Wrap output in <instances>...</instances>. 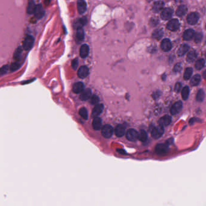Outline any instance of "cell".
<instances>
[{"mask_svg":"<svg viewBox=\"0 0 206 206\" xmlns=\"http://www.w3.org/2000/svg\"><path fill=\"white\" fill-rule=\"evenodd\" d=\"M33 45H34L33 37L30 35L27 36L23 42V46H22L23 49L25 51H30L33 48Z\"/></svg>","mask_w":206,"mask_h":206,"instance_id":"cell-1","label":"cell"},{"mask_svg":"<svg viewBox=\"0 0 206 206\" xmlns=\"http://www.w3.org/2000/svg\"><path fill=\"white\" fill-rule=\"evenodd\" d=\"M167 29L172 32H175L179 29L180 22L177 19H173L167 24Z\"/></svg>","mask_w":206,"mask_h":206,"instance_id":"cell-2","label":"cell"},{"mask_svg":"<svg viewBox=\"0 0 206 206\" xmlns=\"http://www.w3.org/2000/svg\"><path fill=\"white\" fill-rule=\"evenodd\" d=\"M114 133V129L110 125H105L102 128V135L105 138H110Z\"/></svg>","mask_w":206,"mask_h":206,"instance_id":"cell-3","label":"cell"},{"mask_svg":"<svg viewBox=\"0 0 206 206\" xmlns=\"http://www.w3.org/2000/svg\"><path fill=\"white\" fill-rule=\"evenodd\" d=\"M200 19V15L198 13L193 12L188 15L187 17V21L190 25H195L198 22Z\"/></svg>","mask_w":206,"mask_h":206,"instance_id":"cell-4","label":"cell"},{"mask_svg":"<svg viewBox=\"0 0 206 206\" xmlns=\"http://www.w3.org/2000/svg\"><path fill=\"white\" fill-rule=\"evenodd\" d=\"M164 133V129L163 127L159 125L157 127H154L152 132H151V135L152 137L154 139H158L160 138L163 134Z\"/></svg>","mask_w":206,"mask_h":206,"instance_id":"cell-5","label":"cell"},{"mask_svg":"<svg viewBox=\"0 0 206 206\" xmlns=\"http://www.w3.org/2000/svg\"><path fill=\"white\" fill-rule=\"evenodd\" d=\"M168 151V145L166 144H158L156 147V152L158 155L163 156Z\"/></svg>","mask_w":206,"mask_h":206,"instance_id":"cell-6","label":"cell"},{"mask_svg":"<svg viewBox=\"0 0 206 206\" xmlns=\"http://www.w3.org/2000/svg\"><path fill=\"white\" fill-rule=\"evenodd\" d=\"M126 137L130 141H135L138 139V132L134 129H129L127 132Z\"/></svg>","mask_w":206,"mask_h":206,"instance_id":"cell-7","label":"cell"},{"mask_svg":"<svg viewBox=\"0 0 206 206\" xmlns=\"http://www.w3.org/2000/svg\"><path fill=\"white\" fill-rule=\"evenodd\" d=\"M173 14V11L172 9L170 8H166L163 9V11L161 13L160 16L161 18L163 20H168L169 19H170Z\"/></svg>","mask_w":206,"mask_h":206,"instance_id":"cell-8","label":"cell"},{"mask_svg":"<svg viewBox=\"0 0 206 206\" xmlns=\"http://www.w3.org/2000/svg\"><path fill=\"white\" fill-rule=\"evenodd\" d=\"M161 48L163 51L167 52L171 50L172 48V43L170 39H165L161 42Z\"/></svg>","mask_w":206,"mask_h":206,"instance_id":"cell-9","label":"cell"},{"mask_svg":"<svg viewBox=\"0 0 206 206\" xmlns=\"http://www.w3.org/2000/svg\"><path fill=\"white\" fill-rule=\"evenodd\" d=\"M182 102L181 101L176 102L175 104L172 106L170 111L172 115H176L179 113L182 109Z\"/></svg>","mask_w":206,"mask_h":206,"instance_id":"cell-10","label":"cell"},{"mask_svg":"<svg viewBox=\"0 0 206 206\" xmlns=\"http://www.w3.org/2000/svg\"><path fill=\"white\" fill-rule=\"evenodd\" d=\"M34 14L36 18L41 19L45 15V11L41 4H38L36 6Z\"/></svg>","mask_w":206,"mask_h":206,"instance_id":"cell-11","label":"cell"},{"mask_svg":"<svg viewBox=\"0 0 206 206\" xmlns=\"http://www.w3.org/2000/svg\"><path fill=\"white\" fill-rule=\"evenodd\" d=\"M171 123V118L169 115H165L162 117L158 121V124L162 127L170 125Z\"/></svg>","mask_w":206,"mask_h":206,"instance_id":"cell-12","label":"cell"},{"mask_svg":"<svg viewBox=\"0 0 206 206\" xmlns=\"http://www.w3.org/2000/svg\"><path fill=\"white\" fill-rule=\"evenodd\" d=\"M89 69L85 66L81 67L78 71V76L81 78H86L89 74Z\"/></svg>","mask_w":206,"mask_h":206,"instance_id":"cell-13","label":"cell"},{"mask_svg":"<svg viewBox=\"0 0 206 206\" xmlns=\"http://www.w3.org/2000/svg\"><path fill=\"white\" fill-rule=\"evenodd\" d=\"M103 109H104V106H103L102 104H98L96 105L92 111V116L94 118L98 117V116L102 113Z\"/></svg>","mask_w":206,"mask_h":206,"instance_id":"cell-14","label":"cell"},{"mask_svg":"<svg viewBox=\"0 0 206 206\" xmlns=\"http://www.w3.org/2000/svg\"><path fill=\"white\" fill-rule=\"evenodd\" d=\"M86 3L85 1H83V0H78L77 2V9L80 14H83L86 12Z\"/></svg>","mask_w":206,"mask_h":206,"instance_id":"cell-15","label":"cell"},{"mask_svg":"<svg viewBox=\"0 0 206 206\" xmlns=\"http://www.w3.org/2000/svg\"><path fill=\"white\" fill-rule=\"evenodd\" d=\"M125 133V129L124 125H118L115 129V134L117 137H122L124 135Z\"/></svg>","mask_w":206,"mask_h":206,"instance_id":"cell-16","label":"cell"},{"mask_svg":"<svg viewBox=\"0 0 206 206\" xmlns=\"http://www.w3.org/2000/svg\"><path fill=\"white\" fill-rule=\"evenodd\" d=\"M92 95V92L90 89H86L85 90H83V92L81 93L80 98L82 101H86L89 99Z\"/></svg>","mask_w":206,"mask_h":206,"instance_id":"cell-17","label":"cell"},{"mask_svg":"<svg viewBox=\"0 0 206 206\" xmlns=\"http://www.w3.org/2000/svg\"><path fill=\"white\" fill-rule=\"evenodd\" d=\"M89 53V48L88 45H87L86 44L83 45L81 46L80 50V54L81 57L86 58L88 55Z\"/></svg>","mask_w":206,"mask_h":206,"instance_id":"cell-18","label":"cell"},{"mask_svg":"<svg viewBox=\"0 0 206 206\" xmlns=\"http://www.w3.org/2000/svg\"><path fill=\"white\" fill-rule=\"evenodd\" d=\"M195 36V32L192 29H188L186 30L183 33V39L185 41L191 40Z\"/></svg>","mask_w":206,"mask_h":206,"instance_id":"cell-19","label":"cell"},{"mask_svg":"<svg viewBox=\"0 0 206 206\" xmlns=\"http://www.w3.org/2000/svg\"><path fill=\"white\" fill-rule=\"evenodd\" d=\"M83 90H84V85L81 82H77L76 84H74L72 88L73 92L76 93H81Z\"/></svg>","mask_w":206,"mask_h":206,"instance_id":"cell-20","label":"cell"},{"mask_svg":"<svg viewBox=\"0 0 206 206\" xmlns=\"http://www.w3.org/2000/svg\"><path fill=\"white\" fill-rule=\"evenodd\" d=\"M101 119L99 117H96L93 119L92 122V126L93 129L95 130H99L101 129Z\"/></svg>","mask_w":206,"mask_h":206,"instance_id":"cell-21","label":"cell"},{"mask_svg":"<svg viewBox=\"0 0 206 206\" xmlns=\"http://www.w3.org/2000/svg\"><path fill=\"white\" fill-rule=\"evenodd\" d=\"M189 49V46L188 45L183 44L180 46V47L177 51V54L179 56H183L184 54H186Z\"/></svg>","mask_w":206,"mask_h":206,"instance_id":"cell-22","label":"cell"},{"mask_svg":"<svg viewBox=\"0 0 206 206\" xmlns=\"http://www.w3.org/2000/svg\"><path fill=\"white\" fill-rule=\"evenodd\" d=\"M187 12H188V8H187L186 6L184 5H181L178 7L176 12V15L177 16L181 17L184 16L187 13Z\"/></svg>","mask_w":206,"mask_h":206,"instance_id":"cell-23","label":"cell"},{"mask_svg":"<svg viewBox=\"0 0 206 206\" xmlns=\"http://www.w3.org/2000/svg\"><path fill=\"white\" fill-rule=\"evenodd\" d=\"M164 6V3L162 1H158L156 2L154 5H153V10L155 13H158L160 12L162 9L163 8Z\"/></svg>","mask_w":206,"mask_h":206,"instance_id":"cell-24","label":"cell"},{"mask_svg":"<svg viewBox=\"0 0 206 206\" xmlns=\"http://www.w3.org/2000/svg\"><path fill=\"white\" fill-rule=\"evenodd\" d=\"M36 6L35 5V3L33 1H32V0H30V1H29V4H28L27 10V13L30 15L34 13L35 8H36Z\"/></svg>","mask_w":206,"mask_h":206,"instance_id":"cell-25","label":"cell"},{"mask_svg":"<svg viewBox=\"0 0 206 206\" xmlns=\"http://www.w3.org/2000/svg\"><path fill=\"white\" fill-rule=\"evenodd\" d=\"M197 57V54L195 51H190L187 55V61L189 62H193L195 61Z\"/></svg>","mask_w":206,"mask_h":206,"instance_id":"cell-26","label":"cell"},{"mask_svg":"<svg viewBox=\"0 0 206 206\" xmlns=\"http://www.w3.org/2000/svg\"><path fill=\"white\" fill-rule=\"evenodd\" d=\"M200 80H201V76L198 74H196L191 80V85L193 86H197L200 83Z\"/></svg>","mask_w":206,"mask_h":206,"instance_id":"cell-27","label":"cell"},{"mask_svg":"<svg viewBox=\"0 0 206 206\" xmlns=\"http://www.w3.org/2000/svg\"><path fill=\"white\" fill-rule=\"evenodd\" d=\"M147 133L145 130H140L138 133V139L141 142H145L147 139Z\"/></svg>","mask_w":206,"mask_h":206,"instance_id":"cell-28","label":"cell"},{"mask_svg":"<svg viewBox=\"0 0 206 206\" xmlns=\"http://www.w3.org/2000/svg\"><path fill=\"white\" fill-rule=\"evenodd\" d=\"M21 67V63L20 61H16L12 63L10 67V70L11 72H15L20 68Z\"/></svg>","mask_w":206,"mask_h":206,"instance_id":"cell-29","label":"cell"},{"mask_svg":"<svg viewBox=\"0 0 206 206\" xmlns=\"http://www.w3.org/2000/svg\"><path fill=\"white\" fill-rule=\"evenodd\" d=\"M163 35V32L162 29H157L153 33V37L156 39H160Z\"/></svg>","mask_w":206,"mask_h":206,"instance_id":"cell-30","label":"cell"},{"mask_svg":"<svg viewBox=\"0 0 206 206\" xmlns=\"http://www.w3.org/2000/svg\"><path fill=\"white\" fill-rule=\"evenodd\" d=\"M84 37H85V34H84V31L81 27H78L77 31V38L81 41L84 39Z\"/></svg>","mask_w":206,"mask_h":206,"instance_id":"cell-31","label":"cell"},{"mask_svg":"<svg viewBox=\"0 0 206 206\" xmlns=\"http://www.w3.org/2000/svg\"><path fill=\"white\" fill-rule=\"evenodd\" d=\"M204 64H205V60L202 59H200L196 62L195 67L196 69L200 70L204 67Z\"/></svg>","mask_w":206,"mask_h":206,"instance_id":"cell-32","label":"cell"},{"mask_svg":"<svg viewBox=\"0 0 206 206\" xmlns=\"http://www.w3.org/2000/svg\"><path fill=\"white\" fill-rule=\"evenodd\" d=\"M189 94V89L188 86H185L181 92V96L184 100H186L188 98Z\"/></svg>","mask_w":206,"mask_h":206,"instance_id":"cell-33","label":"cell"},{"mask_svg":"<svg viewBox=\"0 0 206 206\" xmlns=\"http://www.w3.org/2000/svg\"><path fill=\"white\" fill-rule=\"evenodd\" d=\"M22 52V48L21 47H19L15 51V52L14 53L13 57L16 61H20V58Z\"/></svg>","mask_w":206,"mask_h":206,"instance_id":"cell-34","label":"cell"},{"mask_svg":"<svg viewBox=\"0 0 206 206\" xmlns=\"http://www.w3.org/2000/svg\"><path fill=\"white\" fill-rule=\"evenodd\" d=\"M193 72V70L191 68H187L184 72V79L185 80H189Z\"/></svg>","mask_w":206,"mask_h":206,"instance_id":"cell-35","label":"cell"},{"mask_svg":"<svg viewBox=\"0 0 206 206\" xmlns=\"http://www.w3.org/2000/svg\"><path fill=\"white\" fill-rule=\"evenodd\" d=\"M204 97L205 93L204 90L202 89H200L197 92V95H196V100L198 102H202L204 100Z\"/></svg>","mask_w":206,"mask_h":206,"instance_id":"cell-36","label":"cell"},{"mask_svg":"<svg viewBox=\"0 0 206 206\" xmlns=\"http://www.w3.org/2000/svg\"><path fill=\"white\" fill-rule=\"evenodd\" d=\"M79 114L80 115L85 119H88V111L86 109V108L85 107H82L79 110Z\"/></svg>","mask_w":206,"mask_h":206,"instance_id":"cell-37","label":"cell"},{"mask_svg":"<svg viewBox=\"0 0 206 206\" xmlns=\"http://www.w3.org/2000/svg\"><path fill=\"white\" fill-rule=\"evenodd\" d=\"M9 69H10V67H9L8 64L4 65V66L0 68V76H2L3 75L6 74Z\"/></svg>","mask_w":206,"mask_h":206,"instance_id":"cell-38","label":"cell"},{"mask_svg":"<svg viewBox=\"0 0 206 206\" xmlns=\"http://www.w3.org/2000/svg\"><path fill=\"white\" fill-rule=\"evenodd\" d=\"M202 38V34L201 33H197L196 34H195L194 36V40L195 42L196 43H199L201 41Z\"/></svg>","mask_w":206,"mask_h":206,"instance_id":"cell-39","label":"cell"},{"mask_svg":"<svg viewBox=\"0 0 206 206\" xmlns=\"http://www.w3.org/2000/svg\"><path fill=\"white\" fill-rule=\"evenodd\" d=\"M99 97L97 95H93L90 98V102L92 104H97L99 102Z\"/></svg>","mask_w":206,"mask_h":206,"instance_id":"cell-40","label":"cell"},{"mask_svg":"<svg viewBox=\"0 0 206 206\" xmlns=\"http://www.w3.org/2000/svg\"><path fill=\"white\" fill-rule=\"evenodd\" d=\"M78 65V61L77 59H75L72 62V67L74 69H77Z\"/></svg>","mask_w":206,"mask_h":206,"instance_id":"cell-41","label":"cell"},{"mask_svg":"<svg viewBox=\"0 0 206 206\" xmlns=\"http://www.w3.org/2000/svg\"><path fill=\"white\" fill-rule=\"evenodd\" d=\"M181 65L180 63H177L175 65V67L174 68V71L175 72H180L181 70Z\"/></svg>","mask_w":206,"mask_h":206,"instance_id":"cell-42","label":"cell"},{"mask_svg":"<svg viewBox=\"0 0 206 206\" xmlns=\"http://www.w3.org/2000/svg\"><path fill=\"white\" fill-rule=\"evenodd\" d=\"M181 88V85L180 83H177L175 86V91L176 92H179Z\"/></svg>","mask_w":206,"mask_h":206,"instance_id":"cell-43","label":"cell"},{"mask_svg":"<svg viewBox=\"0 0 206 206\" xmlns=\"http://www.w3.org/2000/svg\"><path fill=\"white\" fill-rule=\"evenodd\" d=\"M86 22H87V21H86V18H81V20H80V22L81 23V24L82 25H85V24H86Z\"/></svg>","mask_w":206,"mask_h":206,"instance_id":"cell-44","label":"cell"},{"mask_svg":"<svg viewBox=\"0 0 206 206\" xmlns=\"http://www.w3.org/2000/svg\"><path fill=\"white\" fill-rule=\"evenodd\" d=\"M203 77H204V78H206V71L203 74Z\"/></svg>","mask_w":206,"mask_h":206,"instance_id":"cell-45","label":"cell"},{"mask_svg":"<svg viewBox=\"0 0 206 206\" xmlns=\"http://www.w3.org/2000/svg\"><path fill=\"white\" fill-rule=\"evenodd\" d=\"M205 57H206V53H205Z\"/></svg>","mask_w":206,"mask_h":206,"instance_id":"cell-46","label":"cell"},{"mask_svg":"<svg viewBox=\"0 0 206 206\" xmlns=\"http://www.w3.org/2000/svg\"><path fill=\"white\" fill-rule=\"evenodd\" d=\"M205 28H206V25H205Z\"/></svg>","mask_w":206,"mask_h":206,"instance_id":"cell-47","label":"cell"}]
</instances>
